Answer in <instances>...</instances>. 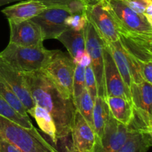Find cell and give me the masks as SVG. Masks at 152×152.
<instances>
[{"mask_svg": "<svg viewBox=\"0 0 152 152\" xmlns=\"http://www.w3.org/2000/svg\"><path fill=\"white\" fill-rule=\"evenodd\" d=\"M22 74L36 105L45 108L53 118L58 140L66 139L76 110L73 99H65L42 70Z\"/></svg>", "mask_w": 152, "mask_h": 152, "instance_id": "6da1fadb", "label": "cell"}, {"mask_svg": "<svg viewBox=\"0 0 152 152\" xmlns=\"http://www.w3.org/2000/svg\"><path fill=\"white\" fill-rule=\"evenodd\" d=\"M56 50H48L44 46L24 47L9 42L5 48L0 52V56L19 72H34L42 70Z\"/></svg>", "mask_w": 152, "mask_h": 152, "instance_id": "7a4b0ae2", "label": "cell"}, {"mask_svg": "<svg viewBox=\"0 0 152 152\" xmlns=\"http://www.w3.org/2000/svg\"><path fill=\"white\" fill-rule=\"evenodd\" d=\"M0 137L22 152H59L35 127H22L0 115Z\"/></svg>", "mask_w": 152, "mask_h": 152, "instance_id": "3957f363", "label": "cell"}, {"mask_svg": "<svg viewBox=\"0 0 152 152\" xmlns=\"http://www.w3.org/2000/svg\"><path fill=\"white\" fill-rule=\"evenodd\" d=\"M74 69L75 64L70 55L57 50L42 71L51 80L65 99H71Z\"/></svg>", "mask_w": 152, "mask_h": 152, "instance_id": "277c9868", "label": "cell"}, {"mask_svg": "<svg viewBox=\"0 0 152 152\" xmlns=\"http://www.w3.org/2000/svg\"><path fill=\"white\" fill-rule=\"evenodd\" d=\"M102 3L119 28L138 34H152V25L143 15L132 10L125 0H102Z\"/></svg>", "mask_w": 152, "mask_h": 152, "instance_id": "5b68a950", "label": "cell"}, {"mask_svg": "<svg viewBox=\"0 0 152 152\" xmlns=\"http://www.w3.org/2000/svg\"><path fill=\"white\" fill-rule=\"evenodd\" d=\"M85 50L90 55L91 66L93 69L97 88V96L105 97L104 83V50L105 43L102 41L93 25L88 20L84 28Z\"/></svg>", "mask_w": 152, "mask_h": 152, "instance_id": "8992f818", "label": "cell"}, {"mask_svg": "<svg viewBox=\"0 0 152 152\" xmlns=\"http://www.w3.org/2000/svg\"><path fill=\"white\" fill-rule=\"evenodd\" d=\"M85 13L105 44L118 41V25L102 1L86 6Z\"/></svg>", "mask_w": 152, "mask_h": 152, "instance_id": "52a82bcc", "label": "cell"}, {"mask_svg": "<svg viewBox=\"0 0 152 152\" xmlns=\"http://www.w3.org/2000/svg\"><path fill=\"white\" fill-rule=\"evenodd\" d=\"M105 47L111 53L125 85L129 90L132 83L143 81L140 74L138 62L124 50L119 40L105 44Z\"/></svg>", "mask_w": 152, "mask_h": 152, "instance_id": "ba28073f", "label": "cell"}, {"mask_svg": "<svg viewBox=\"0 0 152 152\" xmlns=\"http://www.w3.org/2000/svg\"><path fill=\"white\" fill-rule=\"evenodd\" d=\"M119 41L124 50L136 60L152 62V34L130 32L118 28Z\"/></svg>", "mask_w": 152, "mask_h": 152, "instance_id": "9c48e42d", "label": "cell"}, {"mask_svg": "<svg viewBox=\"0 0 152 152\" xmlns=\"http://www.w3.org/2000/svg\"><path fill=\"white\" fill-rule=\"evenodd\" d=\"M71 13L62 7H47L31 20L39 26L44 40L56 39L67 29L65 19Z\"/></svg>", "mask_w": 152, "mask_h": 152, "instance_id": "30bf717a", "label": "cell"}, {"mask_svg": "<svg viewBox=\"0 0 152 152\" xmlns=\"http://www.w3.org/2000/svg\"><path fill=\"white\" fill-rule=\"evenodd\" d=\"M0 77L11 88L26 108L28 114H32L36 104L31 96L28 83L22 73L13 69L0 56Z\"/></svg>", "mask_w": 152, "mask_h": 152, "instance_id": "8fae6325", "label": "cell"}, {"mask_svg": "<svg viewBox=\"0 0 152 152\" xmlns=\"http://www.w3.org/2000/svg\"><path fill=\"white\" fill-rule=\"evenodd\" d=\"M132 132L127 126L113 118L110 114L104 127L100 141L95 142L94 148L103 152H115L120 149L128 140Z\"/></svg>", "mask_w": 152, "mask_h": 152, "instance_id": "7c38bea8", "label": "cell"}, {"mask_svg": "<svg viewBox=\"0 0 152 152\" xmlns=\"http://www.w3.org/2000/svg\"><path fill=\"white\" fill-rule=\"evenodd\" d=\"M8 22L10 27L9 42L24 47L43 46L44 38L41 29L31 19L19 22Z\"/></svg>", "mask_w": 152, "mask_h": 152, "instance_id": "4fadbf2b", "label": "cell"}, {"mask_svg": "<svg viewBox=\"0 0 152 152\" xmlns=\"http://www.w3.org/2000/svg\"><path fill=\"white\" fill-rule=\"evenodd\" d=\"M70 133L72 137L71 149L74 152L94 151L96 142L94 131L77 109L74 113Z\"/></svg>", "mask_w": 152, "mask_h": 152, "instance_id": "5bb4252c", "label": "cell"}, {"mask_svg": "<svg viewBox=\"0 0 152 152\" xmlns=\"http://www.w3.org/2000/svg\"><path fill=\"white\" fill-rule=\"evenodd\" d=\"M104 83L105 97L121 96L132 102L130 90L125 85L111 53L105 47L104 50Z\"/></svg>", "mask_w": 152, "mask_h": 152, "instance_id": "9a60e30c", "label": "cell"}, {"mask_svg": "<svg viewBox=\"0 0 152 152\" xmlns=\"http://www.w3.org/2000/svg\"><path fill=\"white\" fill-rule=\"evenodd\" d=\"M47 7L44 4L36 0H22L4 7L1 13L6 16L8 22H19L32 19Z\"/></svg>", "mask_w": 152, "mask_h": 152, "instance_id": "2e32d148", "label": "cell"}, {"mask_svg": "<svg viewBox=\"0 0 152 152\" xmlns=\"http://www.w3.org/2000/svg\"><path fill=\"white\" fill-rule=\"evenodd\" d=\"M133 108L147 120L152 121V86L147 82L132 83L130 87Z\"/></svg>", "mask_w": 152, "mask_h": 152, "instance_id": "e0dca14e", "label": "cell"}, {"mask_svg": "<svg viewBox=\"0 0 152 152\" xmlns=\"http://www.w3.org/2000/svg\"><path fill=\"white\" fill-rule=\"evenodd\" d=\"M105 99L111 117L127 126L133 114L132 102L121 96H106Z\"/></svg>", "mask_w": 152, "mask_h": 152, "instance_id": "ac0fdd59", "label": "cell"}, {"mask_svg": "<svg viewBox=\"0 0 152 152\" xmlns=\"http://www.w3.org/2000/svg\"><path fill=\"white\" fill-rule=\"evenodd\" d=\"M110 117L109 109L105 98L97 96L94 101L93 129L96 135V140L100 141L103 134L104 127L108 117Z\"/></svg>", "mask_w": 152, "mask_h": 152, "instance_id": "d6986e66", "label": "cell"}, {"mask_svg": "<svg viewBox=\"0 0 152 152\" xmlns=\"http://www.w3.org/2000/svg\"><path fill=\"white\" fill-rule=\"evenodd\" d=\"M152 145V133L134 132L124 145L115 152H147ZM94 152H103L94 148Z\"/></svg>", "mask_w": 152, "mask_h": 152, "instance_id": "ffe728a7", "label": "cell"}, {"mask_svg": "<svg viewBox=\"0 0 152 152\" xmlns=\"http://www.w3.org/2000/svg\"><path fill=\"white\" fill-rule=\"evenodd\" d=\"M83 30L77 31L71 28H67L56 38V39L61 42L66 48L68 54L72 59H74L77 53L85 50V38Z\"/></svg>", "mask_w": 152, "mask_h": 152, "instance_id": "44dd1931", "label": "cell"}, {"mask_svg": "<svg viewBox=\"0 0 152 152\" xmlns=\"http://www.w3.org/2000/svg\"><path fill=\"white\" fill-rule=\"evenodd\" d=\"M31 116L35 119L42 132L47 134L50 138L52 142L56 145L58 140L56 137V124L50 113L39 105H36Z\"/></svg>", "mask_w": 152, "mask_h": 152, "instance_id": "7402d4cb", "label": "cell"}, {"mask_svg": "<svg viewBox=\"0 0 152 152\" xmlns=\"http://www.w3.org/2000/svg\"><path fill=\"white\" fill-rule=\"evenodd\" d=\"M0 115L22 127L31 129L34 125L28 117H24L13 109L0 95Z\"/></svg>", "mask_w": 152, "mask_h": 152, "instance_id": "603a6c76", "label": "cell"}, {"mask_svg": "<svg viewBox=\"0 0 152 152\" xmlns=\"http://www.w3.org/2000/svg\"><path fill=\"white\" fill-rule=\"evenodd\" d=\"M74 103L76 109L80 111L82 116L86 119V121L93 128L92 114H93L94 100L86 88L83 91L81 95L79 96L78 99L74 101Z\"/></svg>", "mask_w": 152, "mask_h": 152, "instance_id": "cb8c5ba5", "label": "cell"}, {"mask_svg": "<svg viewBox=\"0 0 152 152\" xmlns=\"http://www.w3.org/2000/svg\"><path fill=\"white\" fill-rule=\"evenodd\" d=\"M0 95L19 114L24 117H28L26 108H25L22 102L1 77H0Z\"/></svg>", "mask_w": 152, "mask_h": 152, "instance_id": "d4e9b609", "label": "cell"}, {"mask_svg": "<svg viewBox=\"0 0 152 152\" xmlns=\"http://www.w3.org/2000/svg\"><path fill=\"white\" fill-rule=\"evenodd\" d=\"M85 88V68L80 65H75L72 94L74 102L78 99Z\"/></svg>", "mask_w": 152, "mask_h": 152, "instance_id": "484cf974", "label": "cell"}, {"mask_svg": "<svg viewBox=\"0 0 152 152\" xmlns=\"http://www.w3.org/2000/svg\"><path fill=\"white\" fill-rule=\"evenodd\" d=\"M87 22V16L85 13L71 14L65 19V24L68 28L77 31H83Z\"/></svg>", "mask_w": 152, "mask_h": 152, "instance_id": "4316f807", "label": "cell"}, {"mask_svg": "<svg viewBox=\"0 0 152 152\" xmlns=\"http://www.w3.org/2000/svg\"><path fill=\"white\" fill-rule=\"evenodd\" d=\"M85 87L94 101L95 98L97 96V88L94 74L91 65L85 68Z\"/></svg>", "mask_w": 152, "mask_h": 152, "instance_id": "83f0119b", "label": "cell"}, {"mask_svg": "<svg viewBox=\"0 0 152 152\" xmlns=\"http://www.w3.org/2000/svg\"><path fill=\"white\" fill-rule=\"evenodd\" d=\"M61 7L68 10L71 14L85 13L86 6L82 0H70Z\"/></svg>", "mask_w": 152, "mask_h": 152, "instance_id": "f1b7e54d", "label": "cell"}, {"mask_svg": "<svg viewBox=\"0 0 152 152\" xmlns=\"http://www.w3.org/2000/svg\"><path fill=\"white\" fill-rule=\"evenodd\" d=\"M137 62L139 65L140 74L142 80L152 84V62Z\"/></svg>", "mask_w": 152, "mask_h": 152, "instance_id": "f546056e", "label": "cell"}, {"mask_svg": "<svg viewBox=\"0 0 152 152\" xmlns=\"http://www.w3.org/2000/svg\"><path fill=\"white\" fill-rule=\"evenodd\" d=\"M128 5L140 14H143L145 8L152 4V0H125Z\"/></svg>", "mask_w": 152, "mask_h": 152, "instance_id": "4dcf8cb0", "label": "cell"}, {"mask_svg": "<svg viewBox=\"0 0 152 152\" xmlns=\"http://www.w3.org/2000/svg\"><path fill=\"white\" fill-rule=\"evenodd\" d=\"M0 152H22L16 146L0 137Z\"/></svg>", "mask_w": 152, "mask_h": 152, "instance_id": "1f68e13d", "label": "cell"}, {"mask_svg": "<svg viewBox=\"0 0 152 152\" xmlns=\"http://www.w3.org/2000/svg\"><path fill=\"white\" fill-rule=\"evenodd\" d=\"M42 2L48 7H61L70 0H36Z\"/></svg>", "mask_w": 152, "mask_h": 152, "instance_id": "d6a6232c", "label": "cell"}, {"mask_svg": "<svg viewBox=\"0 0 152 152\" xmlns=\"http://www.w3.org/2000/svg\"><path fill=\"white\" fill-rule=\"evenodd\" d=\"M91 63V60L90 55H89L88 53L85 50L84 53H83V56H82L78 65H82V66L84 67V68H86V67L90 65Z\"/></svg>", "mask_w": 152, "mask_h": 152, "instance_id": "836d02e7", "label": "cell"}, {"mask_svg": "<svg viewBox=\"0 0 152 152\" xmlns=\"http://www.w3.org/2000/svg\"><path fill=\"white\" fill-rule=\"evenodd\" d=\"M144 17L146 19L148 23L152 25V4H150L148 7L145 8V11L143 12Z\"/></svg>", "mask_w": 152, "mask_h": 152, "instance_id": "e575fe53", "label": "cell"}, {"mask_svg": "<svg viewBox=\"0 0 152 152\" xmlns=\"http://www.w3.org/2000/svg\"><path fill=\"white\" fill-rule=\"evenodd\" d=\"M82 1L86 4V6H90L95 4H97V3L102 1V0H82Z\"/></svg>", "mask_w": 152, "mask_h": 152, "instance_id": "d590c367", "label": "cell"}, {"mask_svg": "<svg viewBox=\"0 0 152 152\" xmlns=\"http://www.w3.org/2000/svg\"><path fill=\"white\" fill-rule=\"evenodd\" d=\"M22 0H0V7L4 4H10V3L13 2V1H19Z\"/></svg>", "mask_w": 152, "mask_h": 152, "instance_id": "8d00e7d4", "label": "cell"}, {"mask_svg": "<svg viewBox=\"0 0 152 152\" xmlns=\"http://www.w3.org/2000/svg\"><path fill=\"white\" fill-rule=\"evenodd\" d=\"M67 152H74V151H73L72 149H69V148H67Z\"/></svg>", "mask_w": 152, "mask_h": 152, "instance_id": "74e56055", "label": "cell"}, {"mask_svg": "<svg viewBox=\"0 0 152 152\" xmlns=\"http://www.w3.org/2000/svg\"><path fill=\"white\" fill-rule=\"evenodd\" d=\"M90 152H94V151H90Z\"/></svg>", "mask_w": 152, "mask_h": 152, "instance_id": "f35d334b", "label": "cell"}]
</instances>
